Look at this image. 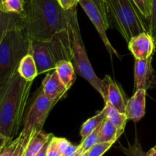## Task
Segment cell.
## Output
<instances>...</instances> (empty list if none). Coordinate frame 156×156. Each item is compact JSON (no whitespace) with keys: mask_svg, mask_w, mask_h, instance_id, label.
<instances>
[{"mask_svg":"<svg viewBox=\"0 0 156 156\" xmlns=\"http://www.w3.org/2000/svg\"><path fill=\"white\" fill-rule=\"evenodd\" d=\"M32 83L25 80L16 70L0 87V134L5 146L19 133Z\"/></svg>","mask_w":156,"mask_h":156,"instance_id":"cell-1","label":"cell"},{"mask_svg":"<svg viewBox=\"0 0 156 156\" xmlns=\"http://www.w3.org/2000/svg\"><path fill=\"white\" fill-rule=\"evenodd\" d=\"M70 10L58 0H28L24 28L31 41H44L69 28Z\"/></svg>","mask_w":156,"mask_h":156,"instance_id":"cell-2","label":"cell"},{"mask_svg":"<svg viewBox=\"0 0 156 156\" xmlns=\"http://www.w3.org/2000/svg\"><path fill=\"white\" fill-rule=\"evenodd\" d=\"M39 74L55 69L61 61H72L71 37L69 28L44 41H31V52Z\"/></svg>","mask_w":156,"mask_h":156,"instance_id":"cell-3","label":"cell"},{"mask_svg":"<svg viewBox=\"0 0 156 156\" xmlns=\"http://www.w3.org/2000/svg\"><path fill=\"white\" fill-rule=\"evenodd\" d=\"M31 52V40L24 28L7 31L0 41V87L17 70L21 60Z\"/></svg>","mask_w":156,"mask_h":156,"instance_id":"cell-4","label":"cell"},{"mask_svg":"<svg viewBox=\"0 0 156 156\" xmlns=\"http://www.w3.org/2000/svg\"><path fill=\"white\" fill-rule=\"evenodd\" d=\"M109 22L126 42L134 36L148 32V22L133 0H106Z\"/></svg>","mask_w":156,"mask_h":156,"instance_id":"cell-5","label":"cell"},{"mask_svg":"<svg viewBox=\"0 0 156 156\" xmlns=\"http://www.w3.org/2000/svg\"><path fill=\"white\" fill-rule=\"evenodd\" d=\"M69 30L71 37L72 64L76 73L87 80L90 84L103 97L102 80L96 74L87 55L84 44L82 41L80 26L78 22L76 7L72 9L69 16Z\"/></svg>","mask_w":156,"mask_h":156,"instance_id":"cell-6","label":"cell"},{"mask_svg":"<svg viewBox=\"0 0 156 156\" xmlns=\"http://www.w3.org/2000/svg\"><path fill=\"white\" fill-rule=\"evenodd\" d=\"M56 103L47 97L41 88L24 119L21 133L32 139L39 132L42 131L46 119Z\"/></svg>","mask_w":156,"mask_h":156,"instance_id":"cell-7","label":"cell"},{"mask_svg":"<svg viewBox=\"0 0 156 156\" xmlns=\"http://www.w3.org/2000/svg\"><path fill=\"white\" fill-rule=\"evenodd\" d=\"M78 4H80L82 9L84 10L87 16H88L90 20L91 21L93 25L96 28L106 50L109 52L110 58H112L113 55H115L119 60L122 59V56L119 55L118 51L112 47L107 35H106V30L109 29V28L106 25L101 12L100 11L97 5L94 3V1L93 0H78Z\"/></svg>","mask_w":156,"mask_h":156,"instance_id":"cell-8","label":"cell"},{"mask_svg":"<svg viewBox=\"0 0 156 156\" xmlns=\"http://www.w3.org/2000/svg\"><path fill=\"white\" fill-rule=\"evenodd\" d=\"M152 57L145 60L135 59V91L142 89L148 90L156 86V74L152 67Z\"/></svg>","mask_w":156,"mask_h":156,"instance_id":"cell-9","label":"cell"},{"mask_svg":"<svg viewBox=\"0 0 156 156\" xmlns=\"http://www.w3.org/2000/svg\"><path fill=\"white\" fill-rule=\"evenodd\" d=\"M103 90V100L105 103H108L113 107L118 109L119 112L125 113L126 105L127 98L122 90L110 76L106 75L102 80Z\"/></svg>","mask_w":156,"mask_h":156,"instance_id":"cell-10","label":"cell"},{"mask_svg":"<svg viewBox=\"0 0 156 156\" xmlns=\"http://www.w3.org/2000/svg\"><path fill=\"white\" fill-rule=\"evenodd\" d=\"M128 48L135 59L145 60L153 57L156 47L151 34L142 32L130 39Z\"/></svg>","mask_w":156,"mask_h":156,"instance_id":"cell-11","label":"cell"},{"mask_svg":"<svg viewBox=\"0 0 156 156\" xmlns=\"http://www.w3.org/2000/svg\"><path fill=\"white\" fill-rule=\"evenodd\" d=\"M146 90L139 89L135 91L131 98L127 100L125 114L128 120L139 122L145 113L146 106Z\"/></svg>","mask_w":156,"mask_h":156,"instance_id":"cell-12","label":"cell"},{"mask_svg":"<svg viewBox=\"0 0 156 156\" xmlns=\"http://www.w3.org/2000/svg\"><path fill=\"white\" fill-rule=\"evenodd\" d=\"M41 88L47 97L56 103L64 98L68 91L61 83L55 70L46 74Z\"/></svg>","mask_w":156,"mask_h":156,"instance_id":"cell-13","label":"cell"},{"mask_svg":"<svg viewBox=\"0 0 156 156\" xmlns=\"http://www.w3.org/2000/svg\"><path fill=\"white\" fill-rule=\"evenodd\" d=\"M31 138L20 133L19 136L4 147L0 151V156H24Z\"/></svg>","mask_w":156,"mask_h":156,"instance_id":"cell-14","label":"cell"},{"mask_svg":"<svg viewBox=\"0 0 156 156\" xmlns=\"http://www.w3.org/2000/svg\"><path fill=\"white\" fill-rule=\"evenodd\" d=\"M55 70L61 83L69 90L76 80V71L71 61H60L55 66Z\"/></svg>","mask_w":156,"mask_h":156,"instance_id":"cell-15","label":"cell"},{"mask_svg":"<svg viewBox=\"0 0 156 156\" xmlns=\"http://www.w3.org/2000/svg\"><path fill=\"white\" fill-rule=\"evenodd\" d=\"M15 28H24L23 16L5 12L0 9V41L7 31Z\"/></svg>","mask_w":156,"mask_h":156,"instance_id":"cell-16","label":"cell"},{"mask_svg":"<svg viewBox=\"0 0 156 156\" xmlns=\"http://www.w3.org/2000/svg\"><path fill=\"white\" fill-rule=\"evenodd\" d=\"M17 70L20 76L28 81H33L38 75L35 61L31 53L26 55L21 60Z\"/></svg>","mask_w":156,"mask_h":156,"instance_id":"cell-17","label":"cell"},{"mask_svg":"<svg viewBox=\"0 0 156 156\" xmlns=\"http://www.w3.org/2000/svg\"><path fill=\"white\" fill-rule=\"evenodd\" d=\"M103 109L106 112V119H109L116 127L119 136H122L125 130L127 121H128L126 114L119 112L118 109H116L108 103H105V106Z\"/></svg>","mask_w":156,"mask_h":156,"instance_id":"cell-18","label":"cell"},{"mask_svg":"<svg viewBox=\"0 0 156 156\" xmlns=\"http://www.w3.org/2000/svg\"><path fill=\"white\" fill-rule=\"evenodd\" d=\"M51 133H46L44 131L39 132L31 139L26 148L24 156H35L42 147L53 137Z\"/></svg>","mask_w":156,"mask_h":156,"instance_id":"cell-19","label":"cell"},{"mask_svg":"<svg viewBox=\"0 0 156 156\" xmlns=\"http://www.w3.org/2000/svg\"><path fill=\"white\" fill-rule=\"evenodd\" d=\"M105 119H106V112H105L104 109H103L101 111L97 112L96 115H94V116L90 117V119L85 121L83 125L81 126L80 132L81 141L84 140L94 130H96L99 126H100Z\"/></svg>","mask_w":156,"mask_h":156,"instance_id":"cell-20","label":"cell"},{"mask_svg":"<svg viewBox=\"0 0 156 156\" xmlns=\"http://www.w3.org/2000/svg\"><path fill=\"white\" fill-rule=\"evenodd\" d=\"M120 137L117 128L106 118L100 126L99 142H114Z\"/></svg>","mask_w":156,"mask_h":156,"instance_id":"cell-21","label":"cell"},{"mask_svg":"<svg viewBox=\"0 0 156 156\" xmlns=\"http://www.w3.org/2000/svg\"><path fill=\"white\" fill-rule=\"evenodd\" d=\"M28 0H0V9L3 12L25 16Z\"/></svg>","mask_w":156,"mask_h":156,"instance_id":"cell-22","label":"cell"},{"mask_svg":"<svg viewBox=\"0 0 156 156\" xmlns=\"http://www.w3.org/2000/svg\"><path fill=\"white\" fill-rule=\"evenodd\" d=\"M119 148L126 156H145L146 154V152H145L142 148L137 134H136V138L133 144L129 143L128 147H124L120 145Z\"/></svg>","mask_w":156,"mask_h":156,"instance_id":"cell-23","label":"cell"},{"mask_svg":"<svg viewBox=\"0 0 156 156\" xmlns=\"http://www.w3.org/2000/svg\"><path fill=\"white\" fill-rule=\"evenodd\" d=\"M100 126L96 130H94L90 136H88L86 139L83 141H81L80 143V146H81L82 149H83V152L88 151L93 146L96 145V144L99 143V137H100Z\"/></svg>","mask_w":156,"mask_h":156,"instance_id":"cell-24","label":"cell"},{"mask_svg":"<svg viewBox=\"0 0 156 156\" xmlns=\"http://www.w3.org/2000/svg\"><path fill=\"white\" fill-rule=\"evenodd\" d=\"M148 33L152 37L156 47V0L151 1V12L148 19Z\"/></svg>","mask_w":156,"mask_h":156,"instance_id":"cell-25","label":"cell"},{"mask_svg":"<svg viewBox=\"0 0 156 156\" xmlns=\"http://www.w3.org/2000/svg\"><path fill=\"white\" fill-rule=\"evenodd\" d=\"M113 144L114 142H99L87 151V156H103Z\"/></svg>","mask_w":156,"mask_h":156,"instance_id":"cell-26","label":"cell"},{"mask_svg":"<svg viewBox=\"0 0 156 156\" xmlns=\"http://www.w3.org/2000/svg\"><path fill=\"white\" fill-rule=\"evenodd\" d=\"M151 0H133L142 16L148 21V22L151 12Z\"/></svg>","mask_w":156,"mask_h":156,"instance_id":"cell-27","label":"cell"},{"mask_svg":"<svg viewBox=\"0 0 156 156\" xmlns=\"http://www.w3.org/2000/svg\"><path fill=\"white\" fill-rule=\"evenodd\" d=\"M93 1L97 5V6L98 7L100 11L101 12L102 15H103V18H104L105 22H106V25L109 28V27H110V22H109V16H108L107 5H106V0H93Z\"/></svg>","mask_w":156,"mask_h":156,"instance_id":"cell-28","label":"cell"},{"mask_svg":"<svg viewBox=\"0 0 156 156\" xmlns=\"http://www.w3.org/2000/svg\"><path fill=\"white\" fill-rule=\"evenodd\" d=\"M47 156H63L61 151L58 149L57 146L56 141H55V136H53L49 142L48 148L47 151Z\"/></svg>","mask_w":156,"mask_h":156,"instance_id":"cell-29","label":"cell"},{"mask_svg":"<svg viewBox=\"0 0 156 156\" xmlns=\"http://www.w3.org/2000/svg\"><path fill=\"white\" fill-rule=\"evenodd\" d=\"M55 141H56V144L58 149H59V151H61V153L64 156V152L67 149V148L71 145V143L65 138H59L56 137V136H55Z\"/></svg>","mask_w":156,"mask_h":156,"instance_id":"cell-30","label":"cell"},{"mask_svg":"<svg viewBox=\"0 0 156 156\" xmlns=\"http://www.w3.org/2000/svg\"><path fill=\"white\" fill-rule=\"evenodd\" d=\"M61 6L65 10H70L76 7L78 0H58Z\"/></svg>","mask_w":156,"mask_h":156,"instance_id":"cell-31","label":"cell"},{"mask_svg":"<svg viewBox=\"0 0 156 156\" xmlns=\"http://www.w3.org/2000/svg\"><path fill=\"white\" fill-rule=\"evenodd\" d=\"M79 148V145H70V146L67 148V149L66 150V151L64 152V156H70L72 154H73V153L75 152V151H76V150Z\"/></svg>","mask_w":156,"mask_h":156,"instance_id":"cell-32","label":"cell"},{"mask_svg":"<svg viewBox=\"0 0 156 156\" xmlns=\"http://www.w3.org/2000/svg\"><path fill=\"white\" fill-rule=\"evenodd\" d=\"M49 142H50V141H49ZM49 142H48L47 143L42 147V148L38 151V153H37L35 156H47V151L48 148Z\"/></svg>","mask_w":156,"mask_h":156,"instance_id":"cell-33","label":"cell"},{"mask_svg":"<svg viewBox=\"0 0 156 156\" xmlns=\"http://www.w3.org/2000/svg\"><path fill=\"white\" fill-rule=\"evenodd\" d=\"M145 156H156V145L152 147L148 152H146Z\"/></svg>","mask_w":156,"mask_h":156,"instance_id":"cell-34","label":"cell"},{"mask_svg":"<svg viewBox=\"0 0 156 156\" xmlns=\"http://www.w3.org/2000/svg\"><path fill=\"white\" fill-rule=\"evenodd\" d=\"M83 153H84V152L83 151V149H82L80 145H79V148H78V149L76 150V151H75L73 154H72L71 155H70V156H81Z\"/></svg>","mask_w":156,"mask_h":156,"instance_id":"cell-35","label":"cell"},{"mask_svg":"<svg viewBox=\"0 0 156 156\" xmlns=\"http://www.w3.org/2000/svg\"><path fill=\"white\" fill-rule=\"evenodd\" d=\"M5 146V142H4V140L3 139H2V136H1V134H0V151H1V150H2Z\"/></svg>","mask_w":156,"mask_h":156,"instance_id":"cell-36","label":"cell"},{"mask_svg":"<svg viewBox=\"0 0 156 156\" xmlns=\"http://www.w3.org/2000/svg\"><path fill=\"white\" fill-rule=\"evenodd\" d=\"M81 156H87V151H86V152L83 153V154H82V155H81Z\"/></svg>","mask_w":156,"mask_h":156,"instance_id":"cell-37","label":"cell"}]
</instances>
